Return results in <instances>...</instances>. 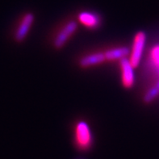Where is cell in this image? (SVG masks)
<instances>
[{"instance_id":"obj_1","label":"cell","mask_w":159,"mask_h":159,"mask_svg":"<svg viewBox=\"0 0 159 159\" xmlns=\"http://www.w3.org/2000/svg\"><path fill=\"white\" fill-rule=\"evenodd\" d=\"M75 147L81 152H87L92 148L93 136L91 128L84 120L79 121L75 129Z\"/></svg>"},{"instance_id":"obj_2","label":"cell","mask_w":159,"mask_h":159,"mask_svg":"<svg viewBox=\"0 0 159 159\" xmlns=\"http://www.w3.org/2000/svg\"><path fill=\"white\" fill-rule=\"evenodd\" d=\"M145 42H146V34L143 31H140L134 36L133 45L129 57V61L134 68L139 66L141 57L143 54Z\"/></svg>"},{"instance_id":"obj_3","label":"cell","mask_w":159,"mask_h":159,"mask_svg":"<svg viewBox=\"0 0 159 159\" xmlns=\"http://www.w3.org/2000/svg\"><path fill=\"white\" fill-rule=\"evenodd\" d=\"M120 67L121 72V83L123 87L126 89H131L135 83V74L133 69L129 60V57L124 58L120 61Z\"/></svg>"},{"instance_id":"obj_4","label":"cell","mask_w":159,"mask_h":159,"mask_svg":"<svg viewBox=\"0 0 159 159\" xmlns=\"http://www.w3.org/2000/svg\"><path fill=\"white\" fill-rule=\"evenodd\" d=\"M77 29H78V24L74 20H71L65 24V26L61 29L53 40V45L55 48H62L71 36L75 34Z\"/></svg>"},{"instance_id":"obj_5","label":"cell","mask_w":159,"mask_h":159,"mask_svg":"<svg viewBox=\"0 0 159 159\" xmlns=\"http://www.w3.org/2000/svg\"><path fill=\"white\" fill-rule=\"evenodd\" d=\"M34 15L31 12L24 15L15 32V40L17 42H22L26 38L34 22Z\"/></svg>"},{"instance_id":"obj_6","label":"cell","mask_w":159,"mask_h":159,"mask_svg":"<svg viewBox=\"0 0 159 159\" xmlns=\"http://www.w3.org/2000/svg\"><path fill=\"white\" fill-rule=\"evenodd\" d=\"M78 20L83 26L91 29L97 28L101 23L99 15L91 11H82L78 16Z\"/></svg>"},{"instance_id":"obj_7","label":"cell","mask_w":159,"mask_h":159,"mask_svg":"<svg viewBox=\"0 0 159 159\" xmlns=\"http://www.w3.org/2000/svg\"><path fill=\"white\" fill-rule=\"evenodd\" d=\"M105 61H106V57H105L104 52H95V53L83 57L79 61V65L83 68H87V67L101 64L104 62Z\"/></svg>"},{"instance_id":"obj_8","label":"cell","mask_w":159,"mask_h":159,"mask_svg":"<svg viewBox=\"0 0 159 159\" xmlns=\"http://www.w3.org/2000/svg\"><path fill=\"white\" fill-rule=\"evenodd\" d=\"M130 53V50L128 47H117V48L108 49L104 52L106 61H120L128 57Z\"/></svg>"},{"instance_id":"obj_9","label":"cell","mask_w":159,"mask_h":159,"mask_svg":"<svg viewBox=\"0 0 159 159\" xmlns=\"http://www.w3.org/2000/svg\"><path fill=\"white\" fill-rule=\"evenodd\" d=\"M159 95V81L156 83L153 87L149 89L147 92L145 93V96H144V101L145 103H149L156 99Z\"/></svg>"},{"instance_id":"obj_10","label":"cell","mask_w":159,"mask_h":159,"mask_svg":"<svg viewBox=\"0 0 159 159\" xmlns=\"http://www.w3.org/2000/svg\"><path fill=\"white\" fill-rule=\"evenodd\" d=\"M152 59L154 64L159 66V46H156L152 51Z\"/></svg>"}]
</instances>
